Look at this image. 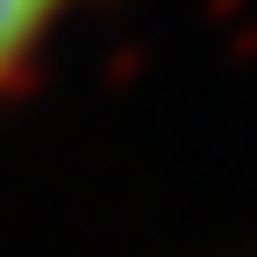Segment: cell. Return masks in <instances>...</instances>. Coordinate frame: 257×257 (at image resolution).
I'll return each instance as SVG.
<instances>
[{
    "mask_svg": "<svg viewBox=\"0 0 257 257\" xmlns=\"http://www.w3.org/2000/svg\"><path fill=\"white\" fill-rule=\"evenodd\" d=\"M79 15V0H0V100L22 86V72L50 50V36Z\"/></svg>",
    "mask_w": 257,
    "mask_h": 257,
    "instance_id": "obj_1",
    "label": "cell"
}]
</instances>
